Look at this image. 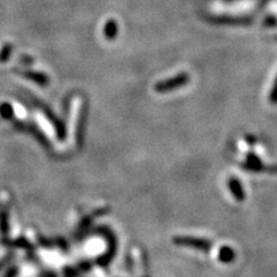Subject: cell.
<instances>
[{
  "label": "cell",
  "instance_id": "4",
  "mask_svg": "<svg viewBox=\"0 0 277 277\" xmlns=\"http://www.w3.org/2000/svg\"><path fill=\"white\" fill-rule=\"evenodd\" d=\"M243 167L247 171H252V172H261L263 171L266 167L261 163L260 158L255 156L254 154H248L246 162L243 164Z\"/></svg>",
  "mask_w": 277,
  "mask_h": 277
},
{
  "label": "cell",
  "instance_id": "2",
  "mask_svg": "<svg viewBox=\"0 0 277 277\" xmlns=\"http://www.w3.org/2000/svg\"><path fill=\"white\" fill-rule=\"evenodd\" d=\"M189 80V76L186 74H181L177 77H173V79H170L167 81H164V82L159 83L158 85H156V90L158 91H166V90H171V89L178 88L180 85L185 84Z\"/></svg>",
  "mask_w": 277,
  "mask_h": 277
},
{
  "label": "cell",
  "instance_id": "6",
  "mask_svg": "<svg viewBox=\"0 0 277 277\" xmlns=\"http://www.w3.org/2000/svg\"><path fill=\"white\" fill-rule=\"evenodd\" d=\"M116 33H117L116 23L113 22V21L108 22L107 28H105V35H107L108 38H113V37H115Z\"/></svg>",
  "mask_w": 277,
  "mask_h": 277
},
{
  "label": "cell",
  "instance_id": "5",
  "mask_svg": "<svg viewBox=\"0 0 277 277\" xmlns=\"http://www.w3.org/2000/svg\"><path fill=\"white\" fill-rule=\"evenodd\" d=\"M236 259L235 249L230 246H222L218 251V260L223 263H231Z\"/></svg>",
  "mask_w": 277,
  "mask_h": 277
},
{
  "label": "cell",
  "instance_id": "7",
  "mask_svg": "<svg viewBox=\"0 0 277 277\" xmlns=\"http://www.w3.org/2000/svg\"><path fill=\"white\" fill-rule=\"evenodd\" d=\"M270 101H271V103H274V104L277 103V77H276V81H275L274 87H272V89H271Z\"/></svg>",
  "mask_w": 277,
  "mask_h": 277
},
{
  "label": "cell",
  "instance_id": "1",
  "mask_svg": "<svg viewBox=\"0 0 277 277\" xmlns=\"http://www.w3.org/2000/svg\"><path fill=\"white\" fill-rule=\"evenodd\" d=\"M173 243L179 246H187L198 249V251L208 253L213 247V243L205 238H197L191 236H179L173 238Z\"/></svg>",
  "mask_w": 277,
  "mask_h": 277
},
{
  "label": "cell",
  "instance_id": "3",
  "mask_svg": "<svg viewBox=\"0 0 277 277\" xmlns=\"http://www.w3.org/2000/svg\"><path fill=\"white\" fill-rule=\"evenodd\" d=\"M228 189L230 192H231L232 197L236 199L237 201H244L245 197H246V194H245L244 187L241 185V181L239 179H237L235 177L230 178L228 180Z\"/></svg>",
  "mask_w": 277,
  "mask_h": 277
}]
</instances>
